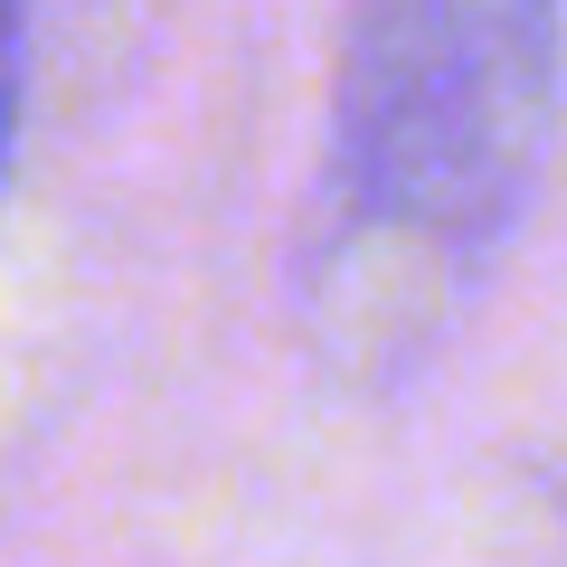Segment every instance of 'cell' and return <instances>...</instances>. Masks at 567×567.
I'll use <instances>...</instances> for the list:
<instances>
[{
    "label": "cell",
    "mask_w": 567,
    "mask_h": 567,
    "mask_svg": "<svg viewBox=\"0 0 567 567\" xmlns=\"http://www.w3.org/2000/svg\"><path fill=\"white\" fill-rule=\"evenodd\" d=\"M10 152H20V0H0V189H10Z\"/></svg>",
    "instance_id": "obj_2"
},
{
    "label": "cell",
    "mask_w": 567,
    "mask_h": 567,
    "mask_svg": "<svg viewBox=\"0 0 567 567\" xmlns=\"http://www.w3.org/2000/svg\"><path fill=\"white\" fill-rule=\"evenodd\" d=\"M558 95V0H350L303 331L350 379L425 360L520 227Z\"/></svg>",
    "instance_id": "obj_1"
}]
</instances>
